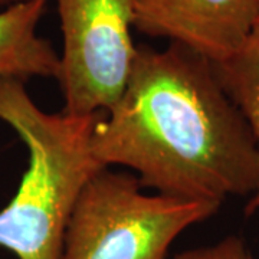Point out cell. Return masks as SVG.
Segmentation results:
<instances>
[{
  "label": "cell",
  "instance_id": "obj_1",
  "mask_svg": "<svg viewBox=\"0 0 259 259\" xmlns=\"http://www.w3.org/2000/svg\"><path fill=\"white\" fill-rule=\"evenodd\" d=\"M91 148L102 166L136 171L141 187L222 206L250 196L258 153L241 110L210 61L170 44L137 47L118 101L97 121Z\"/></svg>",
  "mask_w": 259,
  "mask_h": 259
},
{
  "label": "cell",
  "instance_id": "obj_2",
  "mask_svg": "<svg viewBox=\"0 0 259 259\" xmlns=\"http://www.w3.org/2000/svg\"><path fill=\"white\" fill-rule=\"evenodd\" d=\"M101 115L45 112L23 81L0 78V120L18 133L29 154L18 192L0 210V246L18 259H61L75 202L105 167L91 148Z\"/></svg>",
  "mask_w": 259,
  "mask_h": 259
},
{
  "label": "cell",
  "instance_id": "obj_3",
  "mask_svg": "<svg viewBox=\"0 0 259 259\" xmlns=\"http://www.w3.org/2000/svg\"><path fill=\"white\" fill-rule=\"evenodd\" d=\"M141 189L134 175L100 170L75 202L61 259H164L182 232L221 207Z\"/></svg>",
  "mask_w": 259,
  "mask_h": 259
},
{
  "label": "cell",
  "instance_id": "obj_4",
  "mask_svg": "<svg viewBox=\"0 0 259 259\" xmlns=\"http://www.w3.org/2000/svg\"><path fill=\"white\" fill-rule=\"evenodd\" d=\"M64 49L58 81L71 115L107 114L128 81L137 47L131 0H56Z\"/></svg>",
  "mask_w": 259,
  "mask_h": 259
},
{
  "label": "cell",
  "instance_id": "obj_5",
  "mask_svg": "<svg viewBox=\"0 0 259 259\" xmlns=\"http://www.w3.org/2000/svg\"><path fill=\"white\" fill-rule=\"evenodd\" d=\"M134 28L193 51L212 64L248 45L259 20V0H131Z\"/></svg>",
  "mask_w": 259,
  "mask_h": 259
},
{
  "label": "cell",
  "instance_id": "obj_6",
  "mask_svg": "<svg viewBox=\"0 0 259 259\" xmlns=\"http://www.w3.org/2000/svg\"><path fill=\"white\" fill-rule=\"evenodd\" d=\"M45 10L47 0H28L0 12V78H59L61 58L37 35Z\"/></svg>",
  "mask_w": 259,
  "mask_h": 259
},
{
  "label": "cell",
  "instance_id": "obj_7",
  "mask_svg": "<svg viewBox=\"0 0 259 259\" xmlns=\"http://www.w3.org/2000/svg\"><path fill=\"white\" fill-rule=\"evenodd\" d=\"M223 90L241 110L255 140L259 163V40L250 37L248 45L229 59L213 64ZM259 213V179L250 194L245 214Z\"/></svg>",
  "mask_w": 259,
  "mask_h": 259
},
{
  "label": "cell",
  "instance_id": "obj_8",
  "mask_svg": "<svg viewBox=\"0 0 259 259\" xmlns=\"http://www.w3.org/2000/svg\"><path fill=\"white\" fill-rule=\"evenodd\" d=\"M173 259H256V256L243 238L229 235L212 245L183 250Z\"/></svg>",
  "mask_w": 259,
  "mask_h": 259
},
{
  "label": "cell",
  "instance_id": "obj_9",
  "mask_svg": "<svg viewBox=\"0 0 259 259\" xmlns=\"http://www.w3.org/2000/svg\"><path fill=\"white\" fill-rule=\"evenodd\" d=\"M23 2H28V0H0V8L8 9L10 6H15V5H19V3H23Z\"/></svg>",
  "mask_w": 259,
  "mask_h": 259
},
{
  "label": "cell",
  "instance_id": "obj_10",
  "mask_svg": "<svg viewBox=\"0 0 259 259\" xmlns=\"http://www.w3.org/2000/svg\"><path fill=\"white\" fill-rule=\"evenodd\" d=\"M252 37H253V39H258L259 40V20H258V23H256V26H255V29H253Z\"/></svg>",
  "mask_w": 259,
  "mask_h": 259
}]
</instances>
